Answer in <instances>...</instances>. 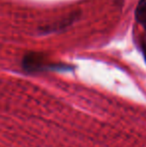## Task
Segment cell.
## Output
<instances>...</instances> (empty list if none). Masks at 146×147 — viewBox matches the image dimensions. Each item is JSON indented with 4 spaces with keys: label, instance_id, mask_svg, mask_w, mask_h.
I'll return each mask as SVG.
<instances>
[{
    "label": "cell",
    "instance_id": "6da1fadb",
    "mask_svg": "<svg viewBox=\"0 0 146 147\" xmlns=\"http://www.w3.org/2000/svg\"><path fill=\"white\" fill-rule=\"evenodd\" d=\"M23 67L27 71H41L45 69H64L65 66H58L56 64H47L44 62L42 55L36 54V53H31L24 57L23 59Z\"/></svg>",
    "mask_w": 146,
    "mask_h": 147
},
{
    "label": "cell",
    "instance_id": "7a4b0ae2",
    "mask_svg": "<svg viewBox=\"0 0 146 147\" xmlns=\"http://www.w3.org/2000/svg\"><path fill=\"white\" fill-rule=\"evenodd\" d=\"M135 18L146 31V0H139L135 11Z\"/></svg>",
    "mask_w": 146,
    "mask_h": 147
},
{
    "label": "cell",
    "instance_id": "3957f363",
    "mask_svg": "<svg viewBox=\"0 0 146 147\" xmlns=\"http://www.w3.org/2000/svg\"><path fill=\"white\" fill-rule=\"evenodd\" d=\"M141 48L143 50V53H144V57L146 60V33L144 34V36L141 39Z\"/></svg>",
    "mask_w": 146,
    "mask_h": 147
}]
</instances>
